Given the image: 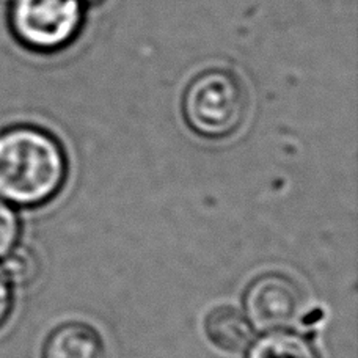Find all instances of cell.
<instances>
[{"label": "cell", "mask_w": 358, "mask_h": 358, "mask_svg": "<svg viewBox=\"0 0 358 358\" xmlns=\"http://www.w3.org/2000/svg\"><path fill=\"white\" fill-rule=\"evenodd\" d=\"M68 176V159L52 134L16 126L0 134V200L36 208L59 195Z\"/></svg>", "instance_id": "obj_1"}, {"label": "cell", "mask_w": 358, "mask_h": 358, "mask_svg": "<svg viewBox=\"0 0 358 358\" xmlns=\"http://www.w3.org/2000/svg\"><path fill=\"white\" fill-rule=\"evenodd\" d=\"M248 99L242 82L223 69L201 73L185 88L182 115L196 136L227 138L239 129L247 115Z\"/></svg>", "instance_id": "obj_2"}, {"label": "cell", "mask_w": 358, "mask_h": 358, "mask_svg": "<svg viewBox=\"0 0 358 358\" xmlns=\"http://www.w3.org/2000/svg\"><path fill=\"white\" fill-rule=\"evenodd\" d=\"M82 17V0H13L10 27L24 46L55 50L73 40Z\"/></svg>", "instance_id": "obj_3"}, {"label": "cell", "mask_w": 358, "mask_h": 358, "mask_svg": "<svg viewBox=\"0 0 358 358\" xmlns=\"http://www.w3.org/2000/svg\"><path fill=\"white\" fill-rule=\"evenodd\" d=\"M245 317L255 330L294 329L303 317L305 300L296 281L281 273L255 278L244 294Z\"/></svg>", "instance_id": "obj_4"}, {"label": "cell", "mask_w": 358, "mask_h": 358, "mask_svg": "<svg viewBox=\"0 0 358 358\" xmlns=\"http://www.w3.org/2000/svg\"><path fill=\"white\" fill-rule=\"evenodd\" d=\"M43 358H107V352L94 329L87 324L69 322L48 336Z\"/></svg>", "instance_id": "obj_5"}, {"label": "cell", "mask_w": 358, "mask_h": 358, "mask_svg": "<svg viewBox=\"0 0 358 358\" xmlns=\"http://www.w3.org/2000/svg\"><path fill=\"white\" fill-rule=\"evenodd\" d=\"M204 331L215 348L225 352H244L253 341L255 329L233 306H217L206 316Z\"/></svg>", "instance_id": "obj_6"}, {"label": "cell", "mask_w": 358, "mask_h": 358, "mask_svg": "<svg viewBox=\"0 0 358 358\" xmlns=\"http://www.w3.org/2000/svg\"><path fill=\"white\" fill-rule=\"evenodd\" d=\"M245 358H319V355L305 336L289 330H275L252 341Z\"/></svg>", "instance_id": "obj_7"}, {"label": "cell", "mask_w": 358, "mask_h": 358, "mask_svg": "<svg viewBox=\"0 0 358 358\" xmlns=\"http://www.w3.org/2000/svg\"><path fill=\"white\" fill-rule=\"evenodd\" d=\"M2 271L11 285L27 286L34 283L40 275V259L27 247H15L13 250L2 258Z\"/></svg>", "instance_id": "obj_8"}, {"label": "cell", "mask_w": 358, "mask_h": 358, "mask_svg": "<svg viewBox=\"0 0 358 358\" xmlns=\"http://www.w3.org/2000/svg\"><path fill=\"white\" fill-rule=\"evenodd\" d=\"M21 225L15 208L0 200V259L5 258L17 245Z\"/></svg>", "instance_id": "obj_9"}, {"label": "cell", "mask_w": 358, "mask_h": 358, "mask_svg": "<svg viewBox=\"0 0 358 358\" xmlns=\"http://www.w3.org/2000/svg\"><path fill=\"white\" fill-rule=\"evenodd\" d=\"M13 308V285L0 267V327L8 319Z\"/></svg>", "instance_id": "obj_10"}]
</instances>
